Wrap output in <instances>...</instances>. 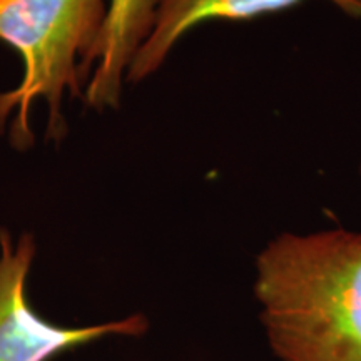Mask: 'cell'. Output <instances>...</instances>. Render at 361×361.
Instances as JSON below:
<instances>
[{
    "instance_id": "obj_1",
    "label": "cell",
    "mask_w": 361,
    "mask_h": 361,
    "mask_svg": "<svg viewBox=\"0 0 361 361\" xmlns=\"http://www.w3.org/2000/svg\"><path fill=\"white\" fill-rule=\"evenodd\" d=\"M252 295L279 361H361V231H284L255 258Z\"/></svg>"
},
{
    "instance_id": "obj_3",
    "label": "cell",
    "mask_w": 361,
    "mask_h": 361,
    "mask_svg": "<svg viewBox=\"0 0 361 361\" xmlns=\"http://www.w3.org/2000/svg\"><path fill=\"white\" fill-rule=\"evenodd\" d=\"M37 255L32 234L13 239L0 228V361H51L54 356L106 336H142L149 329L144 314L69 328L35 313L27 296V279Z\"/></svg>"
},
{
    "instance_id": "obj_5",
    "label": "cell",
    "mask_w": 361,
    "mask_h": 361,
    "mask_svg": "<svg viewBox=\"0 0 361 361\" xmlns=\"http://www.w3.org/2000/svg\"><path fill=\"white\" fill-rule=\"evenodd\" d=\"M159 0H109L107 17L90 54L84 102L96 111L117 109L128 72L154 27Z\"/></svg>"
},
{
    "instance_id": "obj_4",
    "label": "cell",
    "mask_w": 361,
    "mask_h": 361,
    "mask_svg": "<svg viewBox=\"0 0 361 361\" xmlns=\"http://www.w3.org/2000/svg\"><path fill=\"white\" fill-rule=\"evenodd\" d=\"M303 0H159L151 34L128 72V82H142L164 66L184 35L206 22H245L288 11ZM343 13L361 19V0H328Z\"/></svg>"
},
{
    "instance_id": "obj_2",
    "label": "cell",
    "mask_w": 361,
    "mask_h": 361,
    "mask_svg": "<svg viewBox=\"0 0 361 361\" xmlns=\"http://www.w3.org/2000/svg\"><path fill=\"white\" fill-rule=\"evenodd\" d=\"M109 0H0V40L19 54L22 78L0 92V134L12 147L34 146L30 111L47 106V141L67 134L64 102L82 99L89 59L101 35Z\"/></svg>"
},
{
    "instance_id": "obj_6",
    "label": "cell",
    "mask_w": 361,
    "mask_h": 361,
    "mask_svg": "<svg viewBox=\"0 0 361 361\" xmlns=\"http://www.w3.org/2000/svg\"><path fill=\"white\" fill-rule=\"evenodd\" d=\"M360 174H361V162H360Z\"/></svg>"
}]
</instances>
